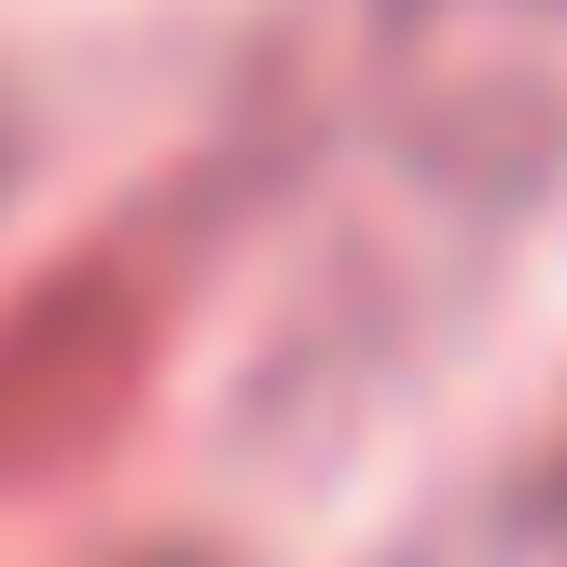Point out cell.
<instances>
[{
  "label": "cell",
  "mask_w": 567,
  "mask_h": 567,
  "mask_svg": "<svg viewBox=\"0 0 567 567\" xmlns=\"http://www.w3.org/2000/svg\"><path fill=\"white\" fill-rule=\"evenodd\" d=\"M554 498H567V485H554Z\"/></svg>",
  "instance_id": "6da1fadb"
}]
</instances>
